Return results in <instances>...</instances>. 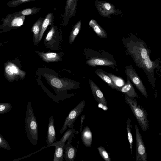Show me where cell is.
I'll use <instances>...</instances> for the list:
<instances>
[{
    "label": "cell",
    "instance_id": "1",
    "mask_svg": "<svg viewBox=\"0 0 161 161\" xmlns=\"http://www.w3.org/2000/svg\"><path fill=\"white\" fill-rule=\"evenodd\" d=\"M123 42L126 54L131 56L137 66L143 69L152 86L154 87L156 80L154 70L158 69V62L151 60L149 50L142 41L130 38L124 39Z\"/></svg>",
    "mask_w": 161,
    "mask_h": 161
},
{
    "label": "cell",
    "instance_id": "2",
    "mask_svg": "<svg viewBox=\"0 0 161 161\" xmlns=\"http://www.w3.org/2000/svg\"><path fill=\"white\" fill-rule=\"evenodd\" d=\"M25 122L27 137L31 144L36 146L38 140V126L30 101L28 102L26 107Z\"/></svg>",
    "mask_w": 161,
    "mask_h": 161
},
{
    "label": "cell",
    "instance_id": "3",
    "mask_svg": "<svg viewBox=\"0 0 161 161\" xmlns=\"http://www.w3.org/2000/svg\"><path fill=\"white\" fill-rule=\"evenodd\" d=\"M125 99L141 128L143 131L145 132L149 128V122L147 117L148 113L141 106L138 104L137 102L134 98L130 97L125 95Z\"/></svg>",
    "mask_w": 161,
    "mask_h": 161
},
{
    "label": "cell",
    "instance_id": "4",
    "mask_svg": "<svg viewBox=\"0 0 161 161\" xmlns=\"http://www.w3.org/2000/svg\"><path fill=\"white\" fill-rule=\"evenodd\" d=\"M85 105V100L81 101L78 104L72 109L66 118L60 130L63 133L68 128H73L74 122L83 110Z\"/></svg>",
    "mask_w": 161,
    "mask_h": 161
},
{
    "label": "cell",
    "instance_id": "5",
    "mask_svg": "<svg viewBox=\"0 0 161 161\" xmlns=\"http://www.w3.org/2000/svg\"><path fill=\"white\" fill-rule=\"evenodd\" d=\"M43 76L56 91H66L76 88L74 83L50 74H44Z\"/></svg>",
    "mask_w": 161,
    "mask_h": 161
},
{
    "label": "cell",
    "instance_id": "6",
    "mask_svg": "<svg viewBox=\"0 0 161 161\" xmlns=\"http://www.w3.org/2000/svg\"><path fill=\"white\" fill-rule=\"evenodd\" d=\"M125 72L127 76L129 78L142 95L146 98H147L148 96L145 86L132 65L126 66Z\"/></svg>",
    "mask_w": 161,
    "mask_h": 161
},
{
    "label": "cell",
    "instance_id": "7",
    "mask_svg": "<svg viewBox=\"0 0 161 161\" xmlns=\"http://www.w3.org/2000/svg\"><path fill=\"white\" fill-rule=\"evenodd\" d=\"M136 139V161H146L147 153L146 148L141 134L137 125L135 124Z\"/></svg>",
    "mask_w": 161,
    "mask_h": 161
},
{
    "label": "cell",
    "instance_id": "8",
    "mask_svg": "<svg viewBox=\"0 0 161 161\" xmlns=\"http://www.w3.org/2000/svg\"><path fill=\"white\" fill-rule=\"evenodd\" d=\"M25 19V16H16L12 14H9L2 19L3 23L1 26L3 27H19L23 25Z\"/></svg>",
    "mask_w": 161,
    "mask_h": 161
},
{
    "label": "cell",
    "instance_id": "9",
    "mask_svg": "<svg viewBox=\"0 0 161 161\" xmlns=\"http://www.w3.org/2000/svg\"><path fill=\"white\" fill-rule=\"evenodd\" d=\"M78 0H67L64 14V25H67L70 18L75 14Z\"/></svg>",
    "mask_w": 161,
    "mask_h": 161
},
{
    "label": "cell",
    "instance_id": "10",
    "mask_svg": "<svg viewBox=\"0 0 161 161\" xmlns=\"http://www.w3.org/2000/svg\"><path fill=\"white\" fill-rule=\"evenodd\" d=\"M74 135L75 134H73L68 139L67 143L64 148V157L66 161H74L76 156L79 143L76 147H74L71 143Z\"/></svg>",
    "mask_w": 161,
    "mask_h": 161
},
{
    "label": "cell",
    "instance_id": "11",
    "mask_svg": "<svg viewBox=\"0 0 161 161\" xmlns=\"http://www.w3.org/2000/svg\"><path fill=\"white\" fill-rule=\"evenodd\" d=\"M90 87L94 98L99 103L107 106L106 99L98 86L91 80H89Z\"/></svg>",
    "mask_w": 161,
    "mask_h": 161
},
{
    "label": "cell",
    "instance_id": "12",
    "mask_svg": "<svg viewBox=\"0 0 161 161\" xmlns=\"http://www.w3.org/2000/svg\"><path fill=\"white\" fill-rule=\"evenodd\" d=\"M86 63L92 67H95L97 65L113 67L115 64V62L108 58L103 57H91L86 62Z\"/></svg>",
    "mask_w": 161,
    "mask_h": 161
},
{
    "label": "cell",
    "instance_id": "13",
    "mask_svg": "<svg viewBox=\"0 0 161 161\" xmlns=\"http://www.w3.org/2000/svg\"><path fill=\"white\" fill-rule=\"evenodd\" d=\"M56 141V134L54 124V118L53 116H51L49 118L48 125L46 140L47 145V147H50L51 144Z\"/></svg>",
    "mask_w": 161,
    "mask_h": 161
},
{
    "label": "cell",
    "instance_id": "14",
    "mask_svg": "<svg viewBox=\"0 0 161 161\" xmlns=\"http://www.w3.org/2000/svg\"><path fill=\"white\" fill-rule=\"evenodd\" d=\"M119 91L125 94L130 97L141 98L136 93L132 82L127 76L126 83L120 88Z\"/></svg>",
    "mask_w": 161,
    "mask_h": 161
},
{
    "label": "cell",
    "instance_id": "15",
    "mask_svg": "<svg viewBox=\"0 0 161 161\" xmlns=\"http://www.w3.org/2000/svg\"><path fill=\"white\" fill-rule=\"evenodd\" d=\"M81 139L84 145L86 147H91L92 141V134L88 126L84 127L81 131Z\"/></svg>",
    "mask_w": 161,
    "mask_h": 161
},
{
    "label": "cell",
    "instance_id": "16",
    "mask_svg": "<svg viewBox=\"0 0 161 161\" xmlns=\"http://www.w3.org/2000/svg\"><path fill=\"white\" fill-rule=\"evenodd\" d=\"M96 74L111 88L119 91L120 88L116 86L110 78L107 75L105 71L100 69H97L95 71Z\"/></svg>",
    "mask_w": 161,
    "mask_h": 161
},
{
    "label": "cell",
    "instance_id": "17",
    "mask_svg": "<svg viewBox=\"0 0 161 161\" xmlns=\"http://www.w3.org/2000/svg\"><path fill=\"white\" fill-rule=\"evenodd\" d=\"M38 55L44 61L47 62H55L61 60L60 57L55 53L41 52L39 53Z\"/></svg>",
    "mask_w": 161,
    "mask_h": 161
},
{
    "label": "cell",
    "instance_id": "18",
    "mask_svg": "<svg viewBox=\"0 0 161 161\" xmlns=\"http://www.w3.org/2000/svg\"><path fill=\"white\" fill-rule=\"evenodd\" d=\"M89 25L100 38L102 39L107 38L108 36L106 32L95 20L91 19L89 22Z\"/></svg>",
    "mask_w": 161,
    "mask_h": 161
},
{
    "label": "cell",
    "instance_id": "19",
    "mask_svg": "<svg viewBox=\"0 0 161 161\" xmlns=\"http://www.w3.org/2000/svg\"><path fill=\"white\" fill-rule=\"evenodd\" d=\"M65 145L64 144H52L50 146H55V151L54 153L53 161H64V150Z\"/></svg>",
    "mask_w": 161,
    "mask_h": 161
},
{
    "label": "cell",
    "instance_id": "20",
    "mask_svg": "<svg viewBox=\"0 0 161 161\" xmlns=\"http://www.w3.org/2000/svg\"><path fill=\"white\" fill-rule=\"evenodd\" d=\"M53 20V14L52 13H50L48 14L44 19L42 24L41 29L39 36L38 42L42 39L46 30L48 25L51 24Z\"/></svg>",
    "mask_w": 161,
    "mask_h": 161
},
{
    "label": "cell",
    "instance_id": "21",
    "mask_svg": "<svg viewBox=\"0 0 161 161\" xmlns=\"http://www.w3.org/2000/svg\"><path fill=\"white\" fill-rule=\"evenodd\" d=\"M44 19L42 17L40 18L35 22L32 27L31 31L33 33L34 40L36 43L38 42L39 36Z\"/></svg>",
    "mask_w": 161,
    "mask_h": 161
},
{
    "label": "cell",
    "instance_id": "22",
    "mask_svg": "<svg viewBox=\"0 0 161 161\" xmlns=\"http://www.w3.org/2000/svg\"><path fill=\"white\" fill-rule=\"evenodd\" d=\"M41 9L40 8L34 7L14 12L12 14L16 16L32 15L37 13Z\"/></svg>",
    "mask_w": 161,
    "mask_h": 161
},
{
    "label": "cell",
    "instance_id": "23",
    "mask_svg": "<svg viewBox=\"0 0 161 161\" xmlns=\"http://www.w3.org/2000/svg\"><path fill=\"white\" fill-rule=\"evenodd\" d=\"M66 131L64 133L63 136L62 138L58 141H56L54 142L53 144H64L65 145V142L70 137V136L75 133L76 134H78V130L75 128H68L66 130Z\"/></svg>",
    "mask_w": 161,
    "mask_h": 161
},
{
    "label": "cell",
    "instance_id": "24",
    "mask_svg": "<svg viewBox=\"0 0 161 161\" xmlns=\"http://www.w3.org/2000/svg\"><path fill=\"white\" fill-rule=\"evenodd\" d=\"M81 21L79 20L73 26L69 39V42L70 44L73 43L78 34L81 27Z\"/></svg>",
    "mask_w": 161,
    "mask_h": 161
},
{
    "label": "cell",
    "instance_id": "25",
    "mask_svg": "<svg viewBox=\"0 0 161 161\" xmlns=\"http://www.w3.org/2000/svg\"><path fill=\"white\" fill-rule=\"evenodd\" d=\"M126 129L127 131L128 139L131 149V154H132L133 138L132 134L131 129L132 125L131 124V120L130 117L126 119Z\"/></svg>",
    "mask_w": 161,
    "mask_h": 161
},
{
    "label": "cell",
    "instance_id": "26",
    "mask_svg": "<svg viewBox=\"0 0 161 161\" xmlns=\"http://www.w3.org/2000/svg\"><path fill=\"white\" fill-rule=\"evenodd\" d=\"M107 75L110 78L114 83L120 88L123 86L125 84L124 80L120 77L106 72Z\"/></svg>",
    "mask_w": 161,
    "mask_h": 161
},
{
    "label": "cell",
    "instance_id": "27",
    "mask_svg": "<svg viewBox=\"0 0 161 161\" xmlns=\"http://www.w3.org/2000/svg\"><path fill=\"white\" fill-rule=\"evenodd\" d=\"M35 0H11L8 2L6 4L8 7L13 8L16 7L25 3Z\"/></svg>",
    "mask_w": 161,
    "mask_h": 161
},
{
    "label": "cell",
    "instance_id": "28",
    "mask_svg": "<svg viewBox=\"0 0 161 161\" xmlns=\"http://www.w3.org/2000/svg\"><path fill=\"white\" fill-rule=\"evenodd\" d=\"M12 108V105L10 103H0V115L6 114L10 111Z\"/></svg>",
    "mask_w": 161,
    "mask_h": 161
},
{
    "label": "cell",
    "instance_id": "29",
    "mask_svg": "<svg viewBox=\"0 0 161 161\" xmlns=\"http://www.w3.org/2000/svg\"><path fill=\"white\" fill-rule=\"evenodd\" d=\"M99 153L102 158L106 161H111V158L108 153L104 147L100 146L98 148Z\"/></svg>",
    "mask_w": 161,
    "mask_h": 161
},
{
    "label": "cell",
    "instance_id": "30",
    "mask_svg": "<svg viewBox=\"0 0 161 161\" xmlns=\"http://www.w3.org/2000/svg\"><path fill=\"white\" fill-rule=\"evenodd\" d=\"M95 1V5H98L103 8L105 11L107 12L113 13V7L110 4L107 2L101 3Z\"/></svg>",
    "mask_w": 161,
    "mask_h": 161
},
{
    "label": "cell",
    "instance_id": "31",
    "mask_svg": "<svg viewBox=\"0 0 161 161\" xmlns=\"http://www.w3.org/2000/svg\"><path fill=\"white\" fill-rule=\"evenodd\" d=\"M0 148L8 151L11 150L10 145L0 133Z\"/></svg>",
    "mask_w": 161,
    "mask_h": 161
},
{
    "label": "cell",
    "instance_id": "32",
    "mask_svg": "<svg viewBox=\"0 0 161 161\" xmlns=\"http://www.w3.org/2000/svg\"><path fill=\"white\" fill-rule=\"evenodd\" d=\"M55 32V27L53 26L51 27L50 31L47 34L45 39V41L47 42L51 40L54 35Z\"/></svg>",
    "mask_w": 161,
    "mask_h": 161
},
{
    "label": "cell",
    "instance_id": "33",
    "mask_svg": "<svg viewBox=\"0 0 161 161\" xmlns=\"http://www.w3.org/2000/svg\"><path fill=\"white\" fill-rule=\"evenodd\" d=\"M6 73L8 75H11L13 74V73L12 72L11 69V67L9 65L7 66L5 69Z\"/></svg>",
    "mask_w": 161,
    "mask_h": 161
},
{
    "label": "cell",
    "instance_id": "34",
    "mask_svg": "<svg viewBox=\"0 0 161 161\" xmlns=\"http://www.w3.org/2000/svg\"><path fill=\"white\" fill-rule=\"evenodd\" d=\"M85 118V116L84 115H83L81 118V120L80 122V126L79 131L80 132H81L82 130V127L83 125V123Z\"/></svg>",
    "mask_w": 161,
    "mask_h": 161
},
{
    "label": "cell",
    "instance_id": "35",
    "mask_svg": "<svg viewBox=\"0 0 161 161\" xmlns=\"http://www.w3.org/2000/svg\"><path fill=\"white\" fill-rule=\"evenodd\" d=\"M11 69L12 72L14 73H17L18 72V70L14 66L11 67Z\"/></svg>",
    "mask_w": 161,
    "mask_h": 161
},
{
    "label": "cell",
    "instance_id": "36",
    "mask_svg": "<svg viewBox=\"0 0 161 161\" xmlns=\"http://www.w3.org/2000/svg\"><path fill=\"white\" fill-rule=\"evenodd\" d=\"M0 161H1L0 160Z\"/></svg>",
    "mask_w": 161,
    "mask_h": 161
}]
</instances>
